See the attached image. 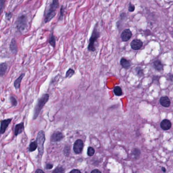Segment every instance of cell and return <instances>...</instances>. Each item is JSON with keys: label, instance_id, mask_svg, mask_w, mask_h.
<instances>
[{"label": "cell", "instance_id": "8", "mask_svg": "<svg viewBox=\"0 0 173 173\" xmlns=\"http://www.w3.org/2000/svg\"><path fill=\"white\" fill-rule=\"evenodd\" d=\"M143 42L139 39H134L130 43V46L132 49L137 50L142 47Z\"/></svg>", "mask_w": 173, "mask_h": 173}, {"label": "cell", "instance_id": "12", "mask_svg": "<svg viewBox=\"0 0 173 173\" xmlns=\"http://www.w3.org/2000/svg\"><path fill=\"white\" fill-rule=\"evenodd\" d=\"M159 102L161 105L165 107H169L171 105V101L167 96H163L161 97Z\"/></svg>", "mask_w": 173, "mask_h": 173}, {"label": "cell", "instance_id": "27", "mask_svg": "<svg viewBox=\"0 0 173 173\" xmlns=\"http://www.w3.org/2000/svg\"><path fill=\"white\" fill-rule=\"evenodd\" d=\"M95 149L91 147H89L87 150V155L89 157H92L95 154Z\"/></svg>", "mask_w": 173, "mask_h": 173}, {"label": "cell", "instance_id": "35", "mask_svg": "<svg viewBox=\"0 0 173 173\" xmlns=\"http://www.w3.org/2000/svg\"><path fill=\"white\" fill-rule=\"evenodd\" d=\"M91 173H101V172L100 171H99V170H97V169H95V170H93V171H91Z\"/></svg>", "mask_w": 173, "mask_h": 173}, {"label": "cell", "instance_id": "15", "mask_svg": "<svg viewBox=\"0 0 173 173\" xmlns=\"http://www.w3.org/2000/svg\"><path fill=\"white\" fill-rule=\"evenodd\" d=\"M23 130H24V124L23 122L17 124L15 126V135L17 136L19 135V134L22 133Z\"/></svg>", "mask_w": 173, "mask_h": 173}, {"label": "cell", "instance_id": "13", "mask_svg": "<svg viewBox=\"0 0 173 173\" xmlns=\"http://www.w3.org/2000/svg\"><path fill=\"white\" fill-rule=\"evenodd\" d=\"M25 73H22L21 74V75H19V76L14 81V86L15 89H16V90L20 89L21 87V81L23 80V77H25Z\"/></svg>", "mask_w": 173, "mask_h": 173}, {"label": "cell", "instance_id": "26", "mask_svg": "<svg viewBox=\"0 0 173 173\" xmlns=\"http://www.w3.org/2000/svg\"><path fill=\"white\" fill-rule=\"evenodd\" d=\"M137 74L139 77H142L144 76V72L143 69H142L140 67H138L136 69Z\"/></svg>", "mask_w": 173, "mask_h": 173}, {"label": "cell", "instance_id": "36", "mask_svg": "<svg viewBox=\"0 0 173 173\" xmlns=\"http://www.w3.org/2000/svg\"><path fill=\"white\" fill-rule=\"evenodd\" d=\"M169 80L173 81V74H169Z\"/></svg>", "mask_w": 173, "mask_h": 173}, {"label": "cell", "instance_id": "6", "mask_svg": "<svg viewBox=\"0 0 173 173\" xmlns=\"http://www.w3.org/2000/svg\"><path fill=\"white\" fill-rule=\"evenodd\" d=\"M83 146H84L83 142L81 140L78 139L76 141L73 146V149L75 153L78 154L82 152L83 148Z\"/></svg>", "mask_w": 173, "mask_h": 173}, {"label": "cell", "instance_id": "33", "mask_svg": "<svg viewBox=\"0 0 173 173\" xmlns=\"http://www.w3.org/2000/svg\"><path fill=\"white\" fill-rule=\"evenodd\" d=\"M53 168V165L51 164H47V165H46V169H51Z\"/></svg>", "mask_w": 173, "mask_h": 173}, {"label": "cell", "instance_id": "5", "mask_svg": "<svg viewBox=\"0 0 173 173\" xmlns=\"http://www.w3.org/2000/svg\"><path fill=\"white\" fill-rule=\"evenodd\" d=\"M36 141L37 142L38 148L40 156L42 157L44 152V143L45 141V134L43 130H41L39 132Z\"/></svg>", "mask_w": 173, "mask_h": 173}, {"label": "cell", "instance_id": "37", "mask_svg": "<svg viewBox=\"0 0 173 173\" xmlns=\"http://www.w3.org/2000/svg\"><path fill=\"white\" fill-rule=\"evenodd\" d=\"M36 173H44V171H42L40 169H38L36 171Z\"/></svg>", "mask_w": 173, "mask_h": 173}, {"label": "cell", "instance_id": "22", "mask_svg": "<svg viewBox=\"0 0 173 173\" xmlns=\"http://www.w3.org/2000/svg\"><path fill=\"white\" fill-rule=\"evenodd\" d=\"M37 142L36 141L31 143V144L30 145V146H29V151L30 152L34 151L37 148Z\"/></svg>", "mask_w": 173, "mask_h": 173}, {"label": "cell", "instance_id": "38", "mask_svg": "<svg viewBox=\"0 0 173 173\" xmlns=\"http://www.w3.org/2000/svg\"><path fill=\"white\" fill-rule=\"evenodd\" d=\"M147 33V36L150 35V31H149V30H146V31L145 32V33Z\"/></svg>", "mask_w": 173, "mask_h": 173}, {"label": "cell", "instance_id": "4", "mask_svg": "<svg viewBox=\"0 0 173 173\" xmlns=\"http://www.w3.org/2000/svg\"><path fill=\"white\" fill-rule=\"evenodd\" d=\"M27 17L25 15H21L17 18L15 22L16 27L19 32L23 33L27 29Z\"/></svg>", "mask_w": 173, "mask_h": 173}, {"label": "cell", "instance_id": "14", "mask_svg": "<svg viewBox=\"0 0 173 173\" xmlns=\"http://www.w3.org/2000/svg\"><path fill=\"white\" fill-rule=\"evenodd\" d=\"M172 124L170 120L168 119L163 120L161 124V128L163 130H168L171 128Z\"/></svg>", "mask_w": 173, "mask_h": 173}, {"label": "cell", "instance_id": "21", "mask_svg": "<svg viewBox=\"0 0 173 173\" xmlns=\"http://www.w3.org/2000/svg\"><path fill=\"white\" fill-rule=\"evenodd\" d=\"M75 74V71L72 68H70L66 72L65 78H70Z\"/></svg>", "mask_w": 173, "mask_h": 173}, {"label": "cell", "instance_id": "30", "mask_svg": "<svg viewBox=\"0 0 173 173\" xmlns=\"http://www.w3.org/2000/svg\"><path fill=\"white\" fill-rule=\"evenodd\" d=\"M133 154H134V155L135 156V157H139L140 154V151L138 149H135L134 151H133Z\"/></svg>", "mask_w": 173, "mask_h": 173}, {"label": "cell", "instance_id": "16", "mask_svg": "<svg viewBox=\"0 0 173 173\" xmlns=\"http://www.w3.org/2000/svg\"><path fill=\"white\" fill-rule=\"evenodd\" d=\"M8 65L6 62H2L0 64V76H3L8 69Z\"/></svg>", "mask_w": 173, "mask_h": 173}, {"label": "cell", "instance_id": "11", "mask_svg": "<svg viewBox=\"0 0 173 173\" xmlns=\"http://www.w3.org/2000/svg\"><path fill=\"white\" fill-rule=\"evenodd\" d=\"M12 119H7L3 120L1 122V134H3L4 133L7 128L9 124H10Z\"/></svg>", "mask_w": 173, "mask_h": 173}, {"label": "cell", "instance_id": "24", "mask_svg": "<svg viewBox=\"0 0 173 173\" xmlns=\"http://www.w3.org/2000/svg\"><path fill=\"white\" fill-rule=\"evenodd\" d=\"M65 10V7H64L63 5H62V6H61V8H60V17H59V19H58L59 21H62V19H63Z\"/></svg>", "mask_w": 173, "mask_h": 173}, {"label": "cell", "instance_id": "9", "mask_svg": "<svg viewBox=\"0 0 173 173\" xmlns=\"http://www.w3.org/2000/svg\"><path fill=\"white\" fill-rule=\"evenodd\" d=\"M64 138V135L61 132H55L52 135L51 137V141L53 142H58V141L62 140Z\"/></svg>", "mask_w": 173, "mask_h": 173}, {"label": "cell", "instance_id": "28", "mask_svg": "<svg viewBox=\"0 0 173 173\" xmlns=\"http://www.w3.org/2000/svg\"><path fill=\"white\" fill-rule=\"evenodd\" d=\"M5 2V1H3V0L0 1V13H1V14L2 13L3 10L4 8Z\"/></svg>", "mask_w": 173, "mask_h": 173}, {"label": "cell", "instance_id": "17", "mask_svg": "<svg viewBox=\"0 0 173 173\" xmlns=\"http://www.w3.org/2000/svg\"><path fill=\"white\" fill-rule=\"evenodd\" d=\"M153 66L155 69V70H157L158 71H161L163 70V66L162 62L159 60H155L154 62H153Z\"/></svg>", "mask_w": 173, "mask_h": 173}, {"label": "cell", "instance_id": "29", "mask_svg": "<svg viewBox=\"0 0 173 173\" xmlns=\"http://www.w3.org/2000/svg\"><path fill=\"white\" fill-rule=\"evenodd\" d=\"M5 16H6V19L7 20L10 21L11 19L12 18V13L11 12H9L6 13Z\"/></svg>", "mask_w": 173, "mask_h": 173}, {"label": "cell", "instance_id": "18", "mask_svg": "<svg viewBox=\"0 0 173 173\" xmlns=\"http://www.w3.org/2000/svg\"><path fill=\"white\" fill-rule=\"evenodd\" d=\"M120 65L124 69H128L131 66V64H130V61L126 60L125 58H122L121 59Z\"/></svg>", "mask_w": 173, "mask_h": 173}, {"label": "cell", "instance_id": "7", "mask_svg": "<svg viewBox=\"0 0 173 173\" xmlns=\"http://www.w3.org/2000/svg\"><path fill=\"white\" fill-rule=\"evenodd\" d=\"M132 36V32L130 29L124 30L121 34V38L122 40L124 42L128 41L131 38Z\"/></svg>", "mask_w": 173, "mask_h": 173}, {"label": "cell", "instance_id": "25", "mask_svg": "<svg viewBox=\"0 0 173 173\" xmlns=\"http://www.w3.org/2000/svg\"><path fill=\"white\" fill-rule=\"evenodd\" d=\"M10 101L13 107H15V106L17 105L18 102H17L16 99H15V97H12V96L10 97Z\"/></svg>", "mask_w": 173, "mask_h": 173}, {"label": "cell", "instance_id": "19", "mask_svg": "<svg viewBox=\"0 0 173 173\" xmlns=\"http://www.w3.org/2000/svg\"><path fill=\"white\" fill-rule=\"evenodd\" d=\"M49 43L50 45L52 47L54 48L56 46V38L54 36V33L52 32L50 35V37L49 38Z\"/></svg>", "mask_w": 173, "mask_h": 173}, {"label": "cell", "instance_id": "10", "mask_svg": "<svg viewBox=\"0 0 173 173\" xmlns=\"http://www.w3.org/2000/svg\"><path fill=\"white\" fill-rule=\"evenodd\" d=\"M10 50L12 54H16L18 52V46L17 45V42L15 38H13L11 40L10 43L9 45Z\"/></svg>", "mask_w": 173, "mask_h": 173}, {"label": "cell", "instance_id": "34", "mask_svg": "<svg viewBox=\"0 0 173 173\" xmlns=\"http://www.w3.org/2000/svg\"><path fill=\"white\" fill-rule=\"evenodd\" d=\"M70 173H81L80 171L78 170H73L72 171H71Z\"/></svg>", "mask_w": 173, "mask_h": 173}, {"label": "cell", "instance_id": "23", "mask_svg": "<svg viewBox=\"0 0 173 173\" xmlns=\"http://www.w3.org/2000/svg\"><path fill=\"white\" fill-rule=\"evenodd\" d=\"M52 173H65V170L62 167H58L54 169Z\"/></svg>", "mask_w": 173, "mask_h": 173}, {"label": "cell", "instance_id": "20", "mask_svg": "<svg viewBox=\"0 0 173 173\" xmlns=\"http://www.w3.org/2000/svg\"><path fill=\"white\" fill-rule=\"evenodd\" d=\"M114 93L116 96H121L122 95V91L121 87L118 86L115 87L113 90Z\"/></svg>", "mask_w": 173, "mask_h": 173}, {"label": "cell", "instance_id": "1", "mask_svg": "<svg viewBox=\"0 0 173 173\" xmlns=\"http://www.w3.org/2000/svg\"><path fill=\"white\" fill-rule=\"evenodd\" d=\"M59 7V2L54 0L50 4L47 10L44 13V22L47 23L51 21L56 15V11Z\"/></svg>", "mask_w": 173, "mask_h": 173}, {"label": "cell", "instance_id": "32", "mask_svg": "<svg viewBox=\"0 0 173 173\" xmlns=\"http://www.w3.org/2000/svg\"><path fill=\"white\" fill-rule=\"evenodd\" d=\"M127 18V16L125 13H122L120 15V19L122 20H124Z\"/></svg>", "mask_w": 173, "mask_h": 173}, {"label": "cell", "instance_id": "31", "mask_svg": "<svg viewBox=\"0 0 173 173\" xmlns=\"http://www.w3.org/2000/svg\"><path fill=\"white\" fill-rule=\"evenodd\" d=\"M135 7L134 5L130 4L129 5V6H128V11L130 12H133L135 10Z\"/></svg>", "mask_w": 173, "mask_h": 173}, {"label": "cell", "instance_id": "39", "mask_svg": "<svg viewBox=\"0 0 173 173\" xmlns=\"http://www.w3.org/2000/svg\"><path fill=\"white\" fill-rule=\"evenodd\" d=\"M162 170H163V172H165L166 171V170H165V168H163H163H162Z\"/></svg>", "mask_w": 173, "mask_h": 173}, {"label": "cell", "instance_id": "3", "mask_svg": "<svg viewBox=\"0 0 173 173\" xmlns=\"http://www.w3.org/2000/svg\"><path fill=\"white\" fill-rule=\"evenodd\" d=\"M49 95L48 93L43 94L40 97L34 109V117H33L34 119H35L38 117V116L39 115L40 112H41L44 106L46 104L49 100Z\"/></svg>", "mask_w": 173, "mask_h": 173}, {"label": "cell", "instance_id": "2", "mask_svg": "<svg viewBox=\"0 0 173 173\" xmlns=\"http://www.w3.org/2000/svg\"><path fill=\"white\" fill-rule=\"evenodd\" d=\"M100 37V33L98 30V25L97 23L95 25L91 37L89 40V43L87 47V49L89 51L95 52V51L96 49L95 47V43Z\"/></svg>", "mask_w": 173, "mask_h": 173}]
</instances>
